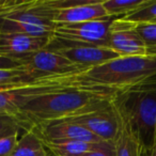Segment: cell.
I'll return each mask as SVG.
<instances>
[{
    "mask_svg": "<svg viewBox=\"0 0 156 156\" xmlns=\"http://www.w3.org/2000/svg\"><path fill=\"white\" fill-rule=\"evenodd\" d=\"M16 60L20 61L23 66L30 69L39 78L86 71V69L76 65L62 55L46 48L20 57Z\"/></svg>",
    "mask_w": 156,
    "mask_h": 156,
    "instance_id": "obj_9",
    "label": "cell"
},
{
    "mask_svg": "<svg viewBox=\"0 0 156 156\" xmlns=\"http://www.w3.org/2000/svg\"><path fill=\"white\" fill-rule=\"evenodd\" d=\"M108 47L120 57L147 56V46L137 30V24L123 17L111 20L108 31Z\"/></svg>",
    "mask_w": 156,
    "mask_h": 156,
    "instance_id": "obj_7",
    "label": "cell"
},
{
    "mask_svg": "<svg viewBox=\"0 0 156 156\" xmlns=\"http://www.w3.org/2000/svg\"><path fill=\"white\" fill-rule=\"evenodd\" d=\"M58 12L55 24H75L109 18L103 1H69L56 0ZM112 18V17H111Z\"/></svg>",
    "mask_w": 156,
    "mask_h": 156,
    "instance_id": "obj_10",
    "label": "cell"
},
{
    "mask_svg": "<svg viewBox=\"0 0 156 156\" xmlns=\"http://www.w3.org/2000/svg\"><path fill=\"white\" fill-rule=\"evenodd\" d=\"M152 23H156V20H154V22H152Z\"/></svg>",
    "mask_w": 156,
    "mask_h": 156,
    "instance_id": "obj_28",
    "label": "cell"
},
{
    "mask_svg": "<svg viewBox=\"0 0 156 156\" xmlns=\"http://www.w3.org/2000/svg\"><path fill=\"white\" fill-rule=\"evenodd\" d=\"M22 2L23 0H0V18L14 11Z\"/></svg>",
    "mask_w": 156,
    "mask_h": 156,
    "instance_id": "obj_24",
    "label": "cell"
},
{
    "mask_svg": "<svg viewBox=\"0 0 156 156\" xmlns=\"http://www.w3.org/2000/svg\"><path fill=\"white\" fill-rule=\"evenodd\" d=\"M117 92L89 86L71 88L31 101L18 110L15 118L22 123L24 130L37 128L106 108L111 105Z\"/></svg>",
    "mask_w": 156,
    "mask_h": 156,
    "instance_id": "obj_1",
    "label": "cell"
},
{
    "mask_svg": "<svg viewBox=\"0 0 156 156\" xmlns=\"http://www.w3.org/2000/svg\"><path fill=\"white\" fill-rule=\"evenodd\" d=\"M123 18L133 22L135 24H147L156 20V1L150 0V2L141 9L133 12Z\"/></svg>",
    "mask_w": 156,
    "mask_h": 156,
    "instance_id": "obj_19",
    "label": "cell"
},
{
    "mask_svg": "<svg viewBox=\"0 0 156 156\" xmlns=\"http://www.w3.org/2000/svg\"><path fill=\"white\" fill-rule=\"evenodd\" d=\"M83 72L46 76L29 83H20L13 89L0 91V115L15 117L23 106L35 98L83 86L80 83V74Z\"/></svg>",
    "mask_w": 156,
    "mask_h": 156,
    "instance_id": "obj_5",
    "label": "cell"
},
{
    "mask_svg": "<svg viewBox=\"0 0 156 156\" xmlns=\"http://www.w3.org/2000/svg\"><path fill=\"white\" fill-rule=\"evenodd\" d=\"M112 20L109 17L75 24H57L52 37L76 43L108 46V31Z\"/></svg>",
    "mask_w": 156,
    "mask_h": 156,
    "instance_id": "obj_8",
    "label": "cell"
},
{
    "mask_svg": "<svg viewBox=\"0 0 156 156\" xmlns=\"http://www.w3.org/2000/svg\"><path fill=\"white\" fill-rule=\"evenodd\" d=\"M11 156H50L44 141L34 128L25 130Z\"/></svg>",
    "mask_w": 156,
    "mask_h": 156,
    "instance_id": "obj_15",
    "label": "cell"
},
{
    "mask_svg": "<svg viewBox=\"0 0 156 156\" xmlns=\"http://www.w3.org/2000/svg\"><path fill=\"white\" fill-rule=\"evenodd\" d=\"M24 130L22 123L17 118L9 115H0V137Z\"/></svg>",
    "mask_w": 156,
    "mask_h": 156,
    "instance_id": "obj_21",
    "label": "cell"
},
{
    "mask_svg": "<svg viewBox=\"0 0 156 156\" xmlns=\"http://www.w3.org/2000/svg\"><path fill=\"white\" fill-rule=\"evenodd\" d=\"M20 66H22V64L16 59L0 56V69H15V67H20Z\"/></svg>",
    "mask_w": 156,
    "mask_h": 156,
    "instance_id": "obj_25",
    "label": "cell"
},
{
    "mask_svg": "<svg viewBox=\"0 0 156 156\" xmlns=\"http://www.w3.org/2000/svg\"><path fill=\"white\" fill-rule=\"evenodd\" d=\"M43 141L52 156H83L91 151L96 144V143L69 140V139H59V140L43 139Z\"/></svg>",
    "mask_w": 156,
    "mask_h": 156,
    "instance_id": "obj_16",
    "label": "cell"
},
{
    "mask_svg": "<svg viewBox=\"0 0 156 156\" xmlns=\"http://www.w3.org/2000/svg\"><path fill=\"white\" fill-rule=\"evenodd\" d=\"M49 40L50 37L0 32V56L18 59L46 48Z\"/></svg>",
    "mask_w": 156,
    "mask_h": 156,
    "instance_id": "obj_13",
    "label": "cell"
},
{
    "mask_svg": "<svg viewBox=\"0 0 156 156\" xmlns=\"http://www.w3.org/2000/svg\"><path fill=\"white\" fill-rule=\"evenodd\" d=\"M50 156H52V155H51V154H50Z\"/></svg>",
    "mask_w": 156,
    "mask_h": 156,
    "instance_id": "obj_29",
    "label": "cell"
},
{
    "mask_svg": "<svg viewBox=\"0 0 156 156\" xmlns=\"http://www.w3.org/2000/svg\"><path fill=\"white\" fill-rule=\"evenodd\" d=\"M34 129L44 140L69 139V140H78L89 143H98L103 141L87 128L75 122H72L71 120L55 121Z\"/></svg>",
    "mask_w": 156,
    "mask_h": 156,
    "instance_id": "obj_12",
    "label": "cell"
},
{
    "mask_svg": "<svg viewBox=\"0 0 156 156\" xmlns=\"http://www.w3.org/2000/svg\"><path fill=\"white\" fill-rule=\"evenodd\" d=\"M20 132L0 137V156H11L18 141Z\"/></svg>",
    "mask_w": 156,
    "mask_h": 156,
    "instance_id": "obj_22",
    "label": "cell"
},
{
    "mask_svg": "<svg viewBox=\"0 0 156 156\" xmlns=\"http://www.w3.org/2000/svg\"><path fill=\"white\" fill-rule=\"evenodd\" d=\"M142 156H147V152H143V153H142Z\"/></svg>",
    "mask_w": 156,
    "mask_h": 156,
    "instance_id": "obj_27",
    "label": "cell"
},
{
    "mask_svg": "<svg viewBox=\"0 0 156 156\" xmlns=\"http://www.w3.org/2000/svg\"><path fill=\"white\" fill-rule=\"evenodd\" d=\"M137 30L144 41L147 55L156 56V23L137 24Z\"/></svg>",
    "mask_w": 156,
    "mask_h": 156,
    "instance_id": "obj_20",
    "label": "cell"
},
{
    "mask_svg": "<svg viewBox=\"0 0 156 156\" xmlns=\"http://www.w3.org/2000/svg\"><path fill=\"white\" fill-rule=\"evenodd\" d=\"M57 12L56 0H23L20 7L0 18V32L51 37Z\"/></svg>",
    "mask_w": 156,
    "mask_h": 156,
    "instance_id": "obj_4",
    "label": "cell"
},
{
    "mask_svg": "<svg viewBox=\"0 0 156 156\" xmlns=\"http://www.w3.org/2000/svg\"><path fill=\"white\" fill-rule=\"evenodd\" d=\"M46 49L62 55L76 65L88 69L120 57L108 46L76 43L51 37Z\"/></svg>",
    "mask_w": 156,
    "mask_h": 156,
    "instance_id": "obj_6",
    "label": "cell"
},
{
    "mask_svg": "<svg viewBox=\"0 0 156 156\" xmlns=\"http://www.w3.org/2000/svg\"><path fill=\"white\" fill-rule=\"evenodd\" d=\"M150 2V0H105L103 7L109 17H123L137 10L141 9Z\"/></svg>",
    "mask_w": 156,
    "mask_h": 156,
    "instance_id": "obj_17",
    "label": "cell"
},
{
    "mask_svg": "<svg viewBox=\"0 0 156 156\" xmlns=\"http://www.w3.org/2000/svg\"><path fill=\"white\" fill-rule=\"evenodd\" d=\"M113 103L127 118L143 150L149 152L156 138V77L118 91Z\"/></svg>",
    "mask_w": 156,
    "mask_h": 156,
    "instance_id": "obj_3",
    "label": "cell"
},
{
    "mask_svg": "<svg viewBox=\"0 0 156 156\" xmlns=\"http://www.w3.org/2000/svg\"><path fill=\"white\" fill-rule=\"evenodd\" d=\"M112 104L115 106V111H117L118 120H119L118 132L115 140L112 141L115 151V156H142L144 150H143V147L137 134L133 129L132 125L128 122L125 115L113 103V100Z\"/></svg>",
    "mask_w": 156,
    "mask_h": 156,
    "instance_id": "obj_14",
    "label": "cell"
},
{
    "mask_svg": "<svg viewBox=\"0 0 156 156\" xmlns=\"http://www.w3.org/2000/svg\"><path fill=\"white\" fill-rule=\"evenodd\" d=\"M67 120L83 126L101 140L107 142H112L115 140L119 126L117 111L112 103L106 108Z\"/></svg>",
    "mask_w": 156,
    "mask_h": 156,
    "instance_id": "obj_11",
    "label": "cell"
},
{
    "mask_svg": "<svg viewBox=\"0 0 156 156\" xmlns=\"http://www.w3.org/2000/svg\"><path fill=\"white\" fill-rule=\"evenodd\" d=\"M39 79L37 75L25 66L0 69V83H23Z\"/></svg>",
    "mask_w": 156,
    "mask_h": 156,
    "instance_id": "obj_18",
    "label": "cell"
},
{
    "mask_svg": "<svg viewBox=\"0 0 156 156\" xmlns=\"http://www.w3.org/2000/svg\"><path fill=\"white\" fill-rule=\"evenodd\" d=\"M147 156H156V138L154 141V144L152 147V149L149 152H147Z\"/></svg>",
    "mask_w": 156,
    "mask_h": 156,
    "instance_id": "obj_26",
    "label": "cell"
},
{
    "mask_svg": "<svg viewBox=\"0 0 156 156\" xmlns=\"http://www.w3.org/2000/svg\"><path fill=\"white\" fill-rule=\"evenodd\" d=\"M156 77V56L118 58L91 67L80 74L83 86L123 91Z\"/></svg>",
    "mask_w": 156,
    "mask_h": 156,
    "instance_id": "obj_2",
    "label": "cell"
},
{
    "mask_svg": "<svg viewBox=\"0 0 156 156\" xmlns=\"http://www.w3.org/2000/svg\"><path fill=\"white\" fill-rule=\"evenodd\" d=\"M83 156H115V147L112 142H107V141H102L95 144V147L86 153Z\"/></svg>",
    "mask_w": 156,
    "mask_h": 156,
    "instance_id": "obj_23",
    "label": "cell"
}]
</instances>
